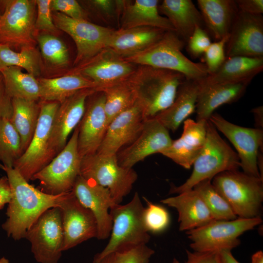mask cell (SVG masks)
<instances>
[{"mask_svg":"<svg viewBox=\"0 0 263 263\" xmlns=\"http://www.w3.org/2000/svg\"><path fill=\"white\" fill-rule=\"evenodd\" d=\"M10 186L11 197L2 225L8 237L16 241L25 238L27 231L47 209L58 207L66 193L47 194L30 185L14 168L4 167Z\"/></svg>","mask_w":263,"mask_h":263,"instance_id":"cell-1","label":"cell"},{"mask_svg":"<svg viewBox=\"0 0 263 263\" xmlns=\"http://www.w3.org/2000/svg\"><path fill=\"white\" fill-rule=\"evenodd\" d=\"M186 78L181 73L139 65L129 78L145 117L153 118L173 102Z\"/></svg>","mask_w":263,"mask_h":263,"instance_id":"cell-2","label":"cell"},{"mask_svg":"<svg viewBox=\"0 0 263 263\" xmlns=\"http://www.w3.org/2000/svg\"><path fill=\"white\" fill-rule=\"evenodd\" d=\"M186 43L173 31H167L154 43L131 56L124 57L134 65L149 66L176 72L186 79L200 80L208 75L204 63L195 62L183 53Z\"/></svg>","mask_w":263,"mask_h":263,"instance_id":"cell-3","label":"cell"},{"mask_svg":"<svg viewBox=\"0 0 263 263\" xmlns=\"http://www.w3.org/2000/svg\"><path fill=\"white\" fill-rule=\"evenodd\" d=\"M192 166L190 176L182 185L171 186L170 194H178L191 190L202 181L212 180L222 172L238 170L240 168V160L236 152L222 139L209 120L207 122L205 145Z\"/></svg>","mask_w":263,"mask_h":263,"instance_id":"cell-4","label":"cell"},{"mask_svg":"<svg viewBox=\"0 0 263 263\" xmlns=\"http://www.w3.org/2000/svg\"><path fill=\"white\" fill-rule=\"evenodd\" d=\"M211 181L238 218L261 217L263 180L238 169L222 172Z\"/></svg>","mask_w":263,"mask_h":263,"instance_id":"cell-5","label":"cell"},{"mask_svg":"<svg viewBox=\"0 0 263 263\" xmlns=\"http://www.w3.org/2000/svg\"><path fill=\"white\" fill-rule=\"evenodd\" d=\"M144 209L137 192L128 204H116L110 208L113 221L110 238L104 248L94 256L93 261L117 249L147 244L150 236L144 225Z\"/></svg>","mask_w":263,"mask_h":263,"instance_id":"cell-6","label":"cell"},{"mask_svg":"<svg viewBox=\"0 0 263 263\" xmlns=\"http://www.w3.org/2000/svg\"><path fill=\"white\" fill-rule=\"evenodd\" d=\"M38 123L26 150L13 168L28 182L56 156L52 144L54 120L60 103L40 100Z\"/></svg>","mask_w":263,"mask_h":263,"instance_id":"cell-7","label":"cell"},{"mask_svg":"<svg viewBox=\"0 0 263 263\" xmlns=\"http://www.w3.org/2000/svg\"><path fill=\"white\" fill-rule=\"evenodd\" d=\"M80 175L108 188L116 204L129 194L138 177L132 168L119 165L116 154L98 153L81 158Z\"/></svg>","mask_w":263,"mask_h":263,"instance_id":"cell-8","label":"cell"},{"mask_svg":"<svg viewBox=\"0 0 263 263\" xmlns=\"http://www.w3.org/2000/svg\"><path fill=\"white\" fill-rule=\"evenodd\" d=\"M263 221L261 217L237 218L231 220H213L201 227L186 231L194 251L216 252L231 250L241 244L239 237L254 229Z\"/></svg>","mask_w":263,"mask_h":263,"instance_id":"cell-9","label":"cell"},{"mask_svg":"<svg viewBox=\"0 0 263 263\" xmlns=\"http://www.w3.org/2000/svg\"><path fill=\"white\" fill-rule=\"evenodd\" d=\"M78 128L77 126L64 148L31 180H38L40 190L51 195L72 191L80 175L81 158L78 150Z\"/></svg>","mask_w":263,"mask_h":263,"instance_id":"cell-10","label":"cell"},{"mask_svg":"<svg viewBox=\"0 0 263 263\" xmlns=\"http://www.w3.org/2000/svg\"><path fill=\"white\" fill-rule=\"evenodd\" d=\"M4 10L0 16V43L11 49L35 47L36 0L2 1Z\"/></svg>","mask_w":263,"mask_h":263,"instance_id":"cell-11","label":"cell"},{"mask_svg":"<svg viewBox=\"0 0 263 263\" xmlns=\"http://www.w3.org/2000/svg\"><path fill=\"white\" fill-rule=\"evenodd\" d=\"M31 251L39 263H57L61 257L63 242L62 215L55 207L43 213L27 231Z\"/></svg>","mask_w":263,"mask_h":263,"instance_id":"cell-12","label":"cell"},{"mask_svg":"<svg viewBox=\"0 0 263 263\" xmlns=\"http://www.w3.org/2000/svg\"><path fill=\"white\" fill-rule=\"evenodd\" d=\"M54 23L73 38L77 53L76 66L94 57L107 47L114 29L93 23L88 20L71 18L58 12L52 14Z\"/></svg>","mask_w":263,"mask_h":263,"instance_id":"cell-13","label":"cell"},{"mask_svg":"<svg viewBox=\"0 0 263 263\" xmlns=\"http://www.w3.org/2000/svg\"><path fill=\"white\" fill-rule=\"evenodd\" d=\"M209 120L235 147L243 172L260 178L257 160L259 151L263 150V130L234 124L217 113H213Z\"/></svg>","mask_w":263,"mask_h":263,"instance_id":"cell-14","label":"cell"},{"mask_svg":"<svg viewBox=\"0 0 263 263\" xmlns=\"http://www.w3.org/2000/svg\"><path fill=\"white\" fill-rule=\"evenodd\" d=\"M135 65L112 49L106 47L92 58L75 66L71 72L92 80L96 91L128 79L135 72Z\"/></svg>","mask_w":263,"mask_h":263,"instance_id":"cell-15","label":"cell"},{"mask_svg":"<svg viewBox=\"0 0 263 263\" xmlns=\"http://www.w3.org/2000/svg\"><path fill=\"white\" fill-rule=\"evenodd\" d=\"M226 57H263V17L240 10L234 20L225 46Z\"/></svg>","mask_w":263,"mask_h":263,"instance_id":"cell-16","label":"cell"},{"mask_svg":"<svg viewBox=\"0 0 263 263\" xmlns=\"http://www.w3.org/2000/svg\"><path fill=\"white\" fill-rule=\"evenodd\" d=\"M58 207L62 215L63 251L96 238L97 224L94 215L79 202L72 191L66 193Z\"/></svg>","mask_w":263,"mask_h":263,"instance_id":"cell-17","label":"cell"},{"mask_svg":"<svg viewBox=\"0 0 263 263\" xmlns=\"http://www.w3.org/2000/svg\"><path fill=\"white\" fill-rule=\"evenodd\" d=\"M105 100L101 91H95L87 99L84 114L77 125L78 150L81 158L96 153L102 141L108 127Z\"/></svg>","mask_w":263,"mask_h":263,"instance_id":"cell-18","label":"cell"},{"mask_svg":"<svg viewBox=\"0 0 263 263\" xmlns=\"http://www.w3.org/2000/svg\"><path fill=\"white\" fill-rule=\"evenodd\" d=\"M172 140L169 130L154 117L147 119L136 139L116 154L120 166L132 168L147 156L161 153L169 147Z\"/></svg>","mask_w":263,"mask_h":263,"instance_id":"cell-19","label":"cell"},{"mask_svg":"<svg viewBox=\"0 0 263 263\" xmlns=\"http://www.w3.org/2000/svg\"><path fill=\"white\" fill-rule=\"evenodd\" d=\"M72 191L79 202L94 215L97 224L96 238H108L113 225L110 209L116 204L109 190L79 175Z\"/></svg>","mask_w":263,"mask_h":263,"instance_id":"cell-20","label":"cell"},{"mask_svg":"<svg viewBox=\"0 0 263 263\" xmlns=\"http://www.w3.org/2000/svg\"><path fill=\"white\" fill-rule=\"evenodd\" d=\"M146 119L136 100L132 106L118 115L108 125L96 153L116 155L122 147L129 145L136 139Z\"/></svg>","mask_w":263,"mask_h":263,"instance_id":"cell-21","label":"cell"},{"mask_svg":"<svg viewBox=\"0 0 263 263\" xmlns=\"http://www.w3.org/2000/svg\"><path fill=\"white\" fill-rule=\"evenodd\" d=\"M95 91L94 89L81 90L60 103L52 128V144L56 155L65 146L69 135L81 120L87 98Z\"/></svg>","mask_w":263,"mask_h":263,"instance_id":"cell-22","label":"cell"},{"mask_svg":"<svg viewBox=\"0 0 263 263\" xmlns=\"http://www.w3.org/2000/svg\"><path fill=\"white\" fill-rule=\"evenodd\" d=\"M207 121L187 119L183 122L180 137L172 140L170 146L161 154L181 167L189 169L205 145Z\"/></svg>","mask_w":263,"mask_h":263,"instance_id":"cell-23","label":"cell"},{"mask_svg":"<svg viewBox=\"0 0 263 263\" xmlns=\"http://www.w3.org/2000/svg\"><path fill=\"white\" fill-rule=\"evenodd\" d=\"M252 79L200 87L195 110L196 121H208L216 109L237 101L244 95Z\"/></svg>","mask_w":263,"mask_h":263,"instance_id":"cell-24","label":"cell"},{"mask_svg":"<svg viewBox=\"0 0 263 263\" xmlns=\"http://www.w3.org/2000/svg\"><path fill=\"white\" fill-rule=\"evenodd\" d=\"M161 202L177 210L180 231H189L215 220L201 196L193 189Z\"/></svg>","mask_w":263,"mask_h":263,"instance_id":"cell-25","label":"cell"},{"mask_svg":"<svg viewBox=\"0 0 263 263\" xmlns=\"http://www.w3.org/2000/svg\"><path fill=\"white\" fill-rule=\"evenodd\" d=\"M158 0H124L120 16V29L151 27L173 31L171 24L160 14Z\"/></svg>","mask_w":263,"mask_h":263,"instance_id":"cell-26","label":"cell"},{"mask_svg":"<svg viewBox=\"0 0 263 263\" xmlns=\"http://www.w3.org/2000/svg\"><path fill=\"white\" fill-rule=\"evenodd\" d=\"M199 91V80L185 79L180 85L172 103L154 117L168 130L175 132L195 111Z\"/></svg>","mask_w":263,"mask_h":263,"instance_id":"cell-27","label":"cell"},{"mask_svg":"<svg viewBox=\"0 0 263 263\" xmlns=\"http://www.w3.org/2000/svg\"><path fill=\"white\" fill-rule=\"evenodd\" d=\"M263 70V57L233 56L226 57L215 73L199 80L200 87L253 79Z\"/></svg>","mask_w":263,"mask_h":263,"instance_id":"cell-28","label":"cell"},{"mask_svg":"<svg viewBox=\"0 0 263 263\" xmlns=\"http://www.w3.org/2000/svg\"><path fill=\"white\" fill-rule=\"evenodd\" d=\"M204 25L216 40L228 35L239 9L233 0H198Z\"/></svg>","mask_w":263,"mask_h":263,"instance_id":"cell-29","label":"cell"},{"mask_svg":"<svg viewBox=\"0 0 263 263\" xmlns=\"http://www.w3.org/2000/svg\"><path fill=\"white\" fill-rule=\"evenodd\" d=\"M166 32L151 27L119 28L114 30L107 47L127 57L144 50L158 40Z\"/></svg>","mask_w":263,"mask_h":263,"instance_id":"cell-30","label":"cell"},{"mask_svg":"<svg viewBox=\"0 0 263 263\" xmlns=\"http://www.w3.org/2000/svg\"><path fill=\"white\" fill-rule=\"evenodd\" d=\"M159 11L173 26L174 32L186 44L197 26H203L199 9L191 0H164Z\"/></svg>","mask_w":263,"mask_h":263,"instance_id":"cell-31","label":"cell"},{"mask_svg":"<svg viewBox=\"0 0 263 263\" xmlns=\"http://www.w3.org/2000/svg\"><path fill=\"white\" fill-rule=\"evenodd\" d=\"M40 86V100L61 103L77 92L84 89L96 90L97 86L86 77L70 72L62 76L38 79Z\"/></svg>","mask_w":263,"mask_h":263,"instance_id":"cell-32","label":"cell"},{"mask_svg":"<svg viewBox=\"0 0 263 263\" xmlns=\"http://www.w3.org/2000/svg\"><path fill=\"white\" fill-rule=\"evenodd\" d=\"M38 101L12 98V113L10 119L20 137L23 152L32 139L38 123L41 107Z\"/></svg>","mask_w":263,"mask_h":263,"instance_id":"cell-33","label":"cell"},{"mask_svg":"<svg viewBox=\"0 0 263 263\" xmlns=\"http://www.w3.org/2000/svg\"><path fill=\"white\" fill-rule=\"evenodd\" d=\"M6 92L10 97L38 101L40 89L38 79L32 74L23 73L19 67H9L0 70Z\"/></svg>","mask_w":263,"mask_h":263,"instance_id":"cell-34","label":"cell"},{"mask_svg":"<svg viewBox=\"0 0 263 263\" xmlns=\"http://www.w3.org/2000/svg\"><path fill=\"white\" fill-rule=\"evenodd\" d=\"M128 79L97 90L102 91L105 96L104 106L108 126L115 117L136 102L134 91Z\"/></svg>","mask_w":263,"mask_h":263,"instance_id":"cell-35","label":"cell"},{"mask_svg":"<svg viewBox=\"0 0 263 263\" xmlns=\"http://www.w3.org/2000/svg\"><path fill=\"white\" fill-rule=\"evenodd\" d=\"M25 69L35 77L41 72V61L35 47H27L15 51L9 46L0 43V70L9 67Z\"/></svg>","mask_w":263,"mask_h":263,"instance_id":"cell-36","label":"cell"},{"mask_svg":"<svg viewBox=\"0 0 263 263\" xmlns=\"http://www.w3.org/2000/svg\"><path fill=\"white\" fill-rule=\"evenodd\" d=\"M20 137L10 118L0 121V161L4 167L13 168L15 162L22 155Z\"/></svg>","mask_w":263,"mask_h":263,"instance_id":"cell-37","label":"cell"},{"mask_svg":"<svg viewBox=\"0 0 263 263\" xmlns=\"http://www.w3.org/2000/svg\"><path fill=\"white\" fill-rule=\"evenodd\" d=\"M201 196L216 220H231L238 218L227 202L217 191L211 180H205L192 188Z\"/></svg>","mask_w":263,"mask_h":263,"instance_id":"cell-38","label":"cell"},{"mask_svg":"<svg viewBox=\"0 0 263 263\" xmlns=\"http://www.w3.org/2000/svg\"><path fill=\"white\" fill-rule=\"evenodd\" d=\"M36 40L47 62L58 68H64L68 65L69 52L60 39L54 35L44 34L37 35Z\"/></svg>","mask_w":263,"mask_h":263,"instance_id":"cell-39","label":"cell"},{"mask_svg":"<svg viewBox=\"0 0 263 263\" xmlns=\"http://www.w3.org/2000/svg\"><path fill=\"white\" fill-rule=\"evenodd\" d=\"M154 251L146 244L112 251L93 263H150Z\"/></svg>","mask_w":263,"mask_h":263,"instance_id":"cell-40","label":"cell"},{"mask_svg":"<svg viewBox=\"0 0 263 263\" xmlns=\"http://www.w3.org/2000/svg\"><path fill=\"white\" fill-rule=\"evenodd\" d=\"M147 204L143 213L145 226L148 232L158 233L164 231L169 225L170 217L164 207L153 204L143 197Z\"/></svg>","mask_w":263,"mask_h":263,"instance_id":"cell-41","label":"cell"},{"mask_svg":"<svg viewBox=\"0 0 263 263\" xmlns=\"http://www.w3.org/2000/svg\"><path fill=\"white\" fill-rule=\"evenodd\" d=\"M229 35L222 39L212 42L204 55V63L208 75L215 73L223 64L226 59L225 46L228 40Z\"/></svg>","mask_w":263,"mask_h":263,"instance_id":"cell-42","label":"cell"},{"mask_svg":"<svg viewBox=\"0 0 263 263\" xmlns=\"http://www.w3.org/2000/svg\"><path fill=\"white\" fill-rule=\"evenodd\" d=\"M51 0H36L37 16L35 21V29L37 31H42L53 35L56 33L58 29L55 25L51 13L50 3Z\"/></svg>","mask_w":263,"mask_h":263,"instance_id":"cell-43","label":"cell"},{"mask_svg":"<svg viewBox=\"0 0 263 263\" xmlns=\"http://www.w3.org/2000/svg\"><path fill=\"white\" fill-rule=\"evenodd\" d=\"M211 43L207 31L197 26L186 43L187 50L192 57L197 58L204 55Z\"/></svg>","mask_w":263,"mask_h":263,"instance_id":"cell-44","label":"cell"},{"mask_svg":"<svg viewBox=\"0 0 263 263\" xmlns=\"http://www.w3.org/2000/svg\"><path fill=\"white\" fill-rule=\"evenodd\" d=\"M51 11L60 13L71 18L87 20L86 11L75 0H51Z\"/></svg>","mask_w":263,"mask_h":263,"instance_id":"cell-45","label":"cell"},{"mask_svg":"<svg viewBox=\"0 0 263 263\" xmlns=\"http://www.w3.org/2000/svg\"><path fill=\"white\" fill-rule=\"evenodd\" d=\"M89 2L103 19L119 18L120 7L117 0H93Z\"/></svg>","mask_w":263,"mask_h":263,"instance_id":"cell-46","label":"cell"},{"mask_svg":"<svg viewBox=\"0 0 263 263\" xmlns=\"http://www.w3.org/2000/svg\"><path fill=\"white\" fill-rule=\"evenodd\" d=\"M187 260L185 263H219L217 252H190L186 250ZM172 263H181L177 259L174 258Z\"/></svg>","mask_w":263,"mask_h":263,"instance_id":"cell-47","label":"cell"},{"mask_svg":"<svg viewBox=\"0 0 263 263\" xmlns=\"http://www.w3.org/2000/svg\"><path fill=\"white\" fill-rule=\"evenodd\" d=\"M12 113V99L6 92L3 76L0 72V121L4 118H10Z\"/></svg>","mask_w":263,"mask_h":263,"instance_id":"cell-48","label":"cell"},{"mask_svg":"<svg viewBox=\"0 0 263 263\" xmlns=\"http://www.w3.org/2000/svg\"><path fill=\"white\" fill-rule=\"evenodd\" d=\"M239 10L251 14L263 13V0H236Z\"/></svg>","mask_w":263,"mask_h":263,"instance_id":"cell-49","label":"cell"},{"mask_svg":"<svg viewBox=\"0 0 263 263\" xmlns=\"http://www.w3.org/2000/svg\"><path fill=\"white\" fill-rule=\"evenodd\" d=\"M11 197L10 186L7 176L0 178V209L8 204Z\"/></svg>","mask_w":263,"mask_h":263,"instance_id":"cell-50","label":"cell"},{"mask_svg":"<svg viewBox=\"0 0 263 263\" xmlns=\"http://www.w3.org/2000/svg\"><path fill=\"white\" fill-rule=\"evenodd\" d=\"M231 251L225 249L218 251L219 263H240L232 255Z\"/></svg>","mask_w":263,"mask_h":263,"instance_id":"cell-51","label":"cell"},{"mask_svg":"<svg viewBox=\"0 0 263 263\" xmlns=\"http://www.w3.org/2000/svg\"><path fill=\"white\" fill-rule=\"evenodd\" d=\"M256 128L263 130V107L262 106L255 107L252 109Z\"/></svg>","mask_w":263,"mask_h":263,"instance_id":"cell-52","label":"cell"},{"mask_svg":"<svg viewBox=\"0 0 263 263\" xmlns=\"http://www.w3.org/2000/svg\"><path fill=\"white\" fill-rule=\"evenodd\" d=\"M257 164L260 178L263 180V154L262 150H260L258 152Z\"/></svg>","mask_w":263,"mask_h":263,"instance_id":"cell-53","label":"cell"},{"mask_svg":"<svg viewBox=\"0 0 263 263\" xmlns=\"http://www.w3.org/2000/svg\"><path fill=\"white\" fill-rule=\"evenodd\" d=\"M251 263H263V252L259 250L251 256Z\"/></svg>","mask_w":263,"mask_h":263,"instance_id":"cell-54","label":"cell"},{"mask_svg":"<svg viewBox=\"0 0 263 263\" xmlns=\"http://www.w3.org/2000/svg\"><path fill=\"white\" fill-rule=\"evenodd\" d=\"M0 263H10L9 261L5 258V257H2L0 259Z\"/></svg>","mask_w":263,"mask_h":263,"instance_id":"cell-55","label":"cell"},{"mask_svg":"<svg viewBox=\"0 0 263 263\" xmlns=\"http://www.w3.org/2000/svg\"><path fill=\"white\" fill-rule=\"evenodd\" d=\"M3 165L0 164V167L2 169L3 167Z\"/></svg>","mask_w":263,"mask_h":263,"instance_id":"cell-56","label":"cell"},{"mask_svg":"<svg viewBox=\"0 0 263 263\" xmlns=\"http://www.w3.org/2000/svg\"><path fill=\"white\" fill-rule=\"evenodd\" d=\"M1 14H0V16Z\"/></svg>","mask_w":263,"mask_h":263,"instance_id":"cell-57","label":"cell"}]
</instances>
